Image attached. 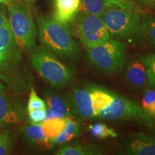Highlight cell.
Segmentation results:
<instances>
[{
  "label": "cell",
  "mask_w": 155,
  "mask_h": 155,
  "mask_svg": "<svg viewBox=\"0 0 155 155\" xmlns=\"http://www.w3.org/2000/svg\"><path fill=\"white\" fill-rule=\"evenodd\" d=\"M47 108L44 100L38 96L34 88L31 89L28 104V111H32L36 109H44Z\"/></svg>",
  "instance_id": "cell-25"
},
{
  "label": "cell",
  "mask_w": 155,
  "mask_h": 155,
  "mask_svg": "<svg viewBox=\"0 0 155 155\" xmlns=\"http://www.w3.org/2000/svg\"><path fill=\"white\" fill-rule=\"evenodd\" d=\"M141 32L149 43L155 47V17H146L141 19Z\"/></svg>",
  "instance_id": "cell-21"
},
{
  "label": "cell",
  "mask_w": 155,
  "mask_h": 155,
  "mask_svg": "<svg viewBox=\"0 0 155 155\" xmlns=\"http://www.w3.org/2000/svg\"><path fill=\"white\" fill-rule=\"evenodd\" d=\"M55 118H63L61 117L59 114L57 112L50 109V108H46V119H55Z\"/></svg>",
  "instance_id": "cell-29"
},
{
  "label": "cell",
  "mask_w": 155,
  "mask_h": 155,
  "mask_svg": "<svg viewBox=\"0 0 155 155\" xmlns=\"http://www.w3.org/2000/svg\"><path fill=\"white\" fill-rule=\"evenodd\" d=\"M10 2H11V0H0V3L7 4V5H8Z\"/></svg>",
  "instance_id": "cell-32"
},
{
  "label": "cell",
  "mask_w": 155,
  "mask_h": 155,
  "mask_svg": "<svg viewBox=\"0 0 155 155\" xmlns=\"http://www.w3.org/2000/svg\"><path fill=\"white\" fill-rule=\"evenodd\" d=\"M114 96L115 94L111 91L94 86L91 92V99L95 117H96L101 110L111 104Z\"/></svg>",
  "instance_id": "cell-16"
},
{
  "label": "cell",
  "mask_w": 155,
  "mask_h": 155,
  "mask_svg": "<svg viewBox=\"0 0 155 155\" xmlns=\"http://www.w3.org/2000/svg\"><path fill=\"white\" fill-rule=\"evenodd\" d=\"M2 91H3V86L1 83V82H0V93H2Z\"/></svg>",
  "instance_id": "cell-33"
},
{
  "label": "cell",
  "mask_w": 155,
  "mask_h": 155,
  "mask_svg": "<svg viewBox=\"0 0 155 155\" xmlns=\"http://www.w3.org/2000/svg\"><path fill=\"white\" fill-rule=\"evenodd\" d=\"M45 98L47 108L57 112L61 117H75L78 116L71 94L61 95L54 91H48L45 94Z\"/></svg>",
  "instance_id": "cell-9"
},
{
  "label": "cell",
  "mask_w": 155,
  "mask_h": 155,
  "mask_svg": "<svg viewBox=\"0 0 155 155\" xmlns=\"http://www.w3.org/2000/svg\"><path fill=\"white\" fill-rule=\"evenodd\" d=\"M39 40L59 57L70 61H76L80 48L65 24L54 18L38 14Z\"/></svg>",
  "instance_id": "cell-1"
},
{
  "label": "cell",
  "mask_w": 155,
  "mask_h": 155,
  "mask_svg": "<svg viewBox=\"0 0 155 155\" xmlns=\"http://www.w3.org/2000/svg\"><path fill=\"white\" fill-rule=\"evenodd\" d=\"M109 5L105 0H81L78 12L101 16Z\"/></svg>",
  "instance_id": "cell-20"
},
{
  "label": "cell",
  "mask_w": 155,
  "mask_h": 155,
  "mask_svg": "<svg viewBox=\"0 0 155 155\" xmlns=\"http://www.w3.org/2000/svg\"><path fill=\"white\" fill-rule=\"evenodd\" d=\"M101 154V149L98 146L77 144L61 147L56 153L58 155H96Z\"/></svg>",
  "instance_id": "cell-18"
},
{
  "label": "cell",
  "mask_w": 155,
  "mask_h": 155,
  "mask_svg": "<svg viewBox=\"0 0 155 155\" xmlns=\"http://www.w3.org/2000/svg\"><path fill=\"white\" fill-rule=\"evenodd\" d=\"M96 117L108 120H131L152 127V116L137 102L116 94L111 104L98 114Z\"/></svg>",
  "instance_id": "cell-6"
},
{
  "label": "cell",
  "mask_w": 155,
  "mask_h": 155,
  "mask_svg": "<svg viewBox=\"0 0 155 155\" xmlns=\"http://www.w3.org/2000/svg\"><path fill=\"white\" fill-rule=\"evenodd\" d=\"M108 4L140 13L141 9L133 0H105Z\"/></svg>",
  "instance_id": "cell-26"
},
{
  "label": "cell",
  "mask_w": 155,
  "mask_h": 155,
  "mask_svg": "<svg viewBox=\"0 0 155 155\" xmlns=\"http://www.w3.org/2000/svg\"><path fill=\"white\" fill-rule=\"evenodd\" d=\"M124 78L128 85L134 89H141L147 86V68L140 58L133 60L128 64L124 71Z\"/></svg>",
  "instance_id": "cell-11"
},
{
  "label": "cell",
  "mask_w": 155,
  "mask_h": 155,
  "mask_svg": "<svg viewBox=\"0 0 155 155\" xmlns=\"http://www.w3.org/2000/svg\"><path fill=\"white\" fill-rule=\"evenodd\" d=\"M66 127L62 133L54 139L53 144H63L78 137L81 134V124L75 117H68Z\"/></svg>",
  "instance_id": "cell-19"
},
{
  "label": "cell",
  "mask_w": 155,
  "mask_h": 155,
  "mask_svg": "<svg viewBox=\"0 0 155 155\" xmlns=\"http://www.w3.org/2000/svg\"><path fill=\"white\" fill-rule=\"evenodd\" d=\"M93 88L94 86L90 84L75 87L71 94L78 115L83 119H90L95 117L91 99Z\"/></svg>",
  "instance_id": "cell-10"
},
{
  "label": "cell",
  "mask_w": 155,
  "mask_h": 155,
  "mask_svg": "<svg viewBox=\"0 0 155 155\" xmlns=\"http://www.w3.org/2000/svg\"><path fill=\"white\" fill-rule=\"evenodd\" d=\"M89 130L93 137L96 138L104 139L107 137H116L117 133L114 129L108 127L105 124L97 123L89 126Z\"/></svg>",
  "instance_id": "cell-22"
},
{
  "label": "cell",
  "mask_w": 155,
  "mask_h": 155,
  "mask_svg": "<svg viewBox=\"0 0 155 155\" xmlns=\"http://www.w3.org/2000/svg\"><path fill=\"white\" fill-rule=\"evenodd\" d=\"M73 20H75L77 36L86 49L101 44L111 38L101 16L78 12Z\"/></svg>",
  "instance_id": "cell-7"
},
{
  "label": "cell",
  "mask_w": 155,
  "mask_h": 155,
  "mask_svg": "<svg viewBox=\"0 0 155 155\" xmlns=\"http://www.w3.org/2000/svg\"><path fill=\"white\" fill-rule=\"evenodd\" d=\"M101 17L112 39L128 40L141 35L139 12L110 5Z\"/></svg>",
  "instance_id": "cell-3"
},
{
  "label": "cell",
  "mask_w": 155,
  "mask_h": 155,
  "mask_svg": "<svg viewBox=\"0 0 155 155\" xmlns=\"http://www.w3.org/2000/svg\"><path fill=\"white\" fill-rule=\"evenodd\" d=\"M136 1L139 2L143 4V5H150L151 4H152V2L154 0H136Z\"/></svg>",
  "instance_id": "cell-31"
},
{
  "label": "cell",
  "mask_w": 155,
  "mask_h": 155,
  "mask_svg": "<svg viewBox=\"0 0 155 155\" xmlns=\"http://www.w3.org/2000/svg\"><path fill=\"white\" fill-rule=\"evenodd\" d=\"M15 47V38L8 23L0 28V66L9 61Z\"/></svg>",
  "instance_id": "cell-14"
},
{
  "label": "cell",
  "mask_w": 155,
  "mask_h": 155,
  "mask_svg": "<svg viewBox=\"0 0 155 155\" xmlns=\"http://www.w3.org/2000/svg\"><path fill=\"white\" fill-rule=\"evenodd\" d=\"M81 7V0H55L54 18L66 24L76 16Z\"/></svg>",
  "instance_id": "cell-12"
},
{
  "label": "cell",
  "mask_w": 155,
  "mask_h": 155,
  "mask_svg": "<svg viewBox=\"0 0 155 155\" xmlns=\"http://www.w3.org/2000/svg\"><path fill=\"white\" fill-rule=\"evenodd\" d=\"M87 50L91 65L106 75L116 74L124 65L127 45L120 40L110 38Z\"/></svg>",
  "instance_id": "cell-4"
},
{
  "label": "cell",
  "mask_w": 155,
  "mask_h": 155,
  "mask_svg": "<svg viewBox=\"0 0 155 155\" xmlns=\"http://www.w3.org/2000/svg\"><path fill=\"white\" fill-rule=\"evenodd\" d=\"M152 4H153V7H154V8H155V0H154V2H152Z\"/></svg>",
  "instance_id": "cell-34"
},
{
  "label": "cell",
  "mask_w": 155,
  "mask_h": 155,
  "mask_svg": "<svg viewBox=\"0 0 155 155\" xmlns=\"http://www.w3.org/2000/svg\"><path fill=\"white\" fill-rule=\"evenodd\" d=\"M67 118H55V119H45L41 122L42 131L46 138L53 142L66 127Z\"/></svg>",
  "instance_id": "cell-17"
},
{
  "label": "cell",
  "mask_w": 155,
  "mask_h": 155,
  "mask_svg": "<svg viewBox=\"0 0 155 155\" xmlns=\"http://www.w3.org/2000/svg\"><path fill=\"white\" fill-rule=\"evenodd\" d=\"M154 137L155 138V131H154Z\"/></svg>",
  "instance_id": "cell-35"
},
{
  "label": "cell",
  "mask_w": 155,
  "mask_h": 155,
  "mask_svg": "<svg viewBox=\"0 0 155 155\" xmlns=\"http://www.w3.org/2000/svg\"><path fill=\"white\" fill-rule=\"evenodd\" d=\"M25 136L31 144L39 147L42 150H50L53 147V143L45 136L41 124H32L24 128Z\"/></svg>",
  "instance_id": "cell-15"
},
{
  "label": "cell",
  "mask_w": 155,
  "mask_h": 155,
  "mask_svg": "<svg viewBox=\"0 0 155 155\" xmlns=\"http://www.w3.org/2000/svg\"><path fill=\"white\" fill-rule=\"evenodd\" d=\"M9 24L15 45L21 50H29L35 45L38 32L30 9L22 2H10L7 6Z\"/></svg>",
  "instance_id": "cell-5"
},
{
  "label": "cell",
  "mask_w": 155,
  "mask_h": 155,
  "mask_svg": "<svg viewBox=\"0 0 155 155\" xmlns=\"http://www.w3.org/2000/svg\"><path fill=\"white\" fill-rule=\"evenodd\" d=\"M119 154L155 155V138L144 133H134L124 141Z\"/></svg>",
  "instance_id": "cell-8"
},
{
  "label": "cell",
  "mask_w": 155,
  "mask_h": 155,
  "mask_svg": "<svg viewBox=\"0 0 155 155\" xmlns=\"http://www.w3.org/2000/svg\"><path fill=\"white\" fill-rule=\"evenodd\" d=\"M147 68L148 75V84L147 86H155V53H149L140 57Z\"/></svg>",
  "instance_id": "cell-23"
},
{
  "label": "cell",
  "mask_w": 155,
  "mask_h": 155,
  "mask_svg": "<svg viewBox=\"0 0 155 155\" xmlns=\"http://www.w3.org/2000/svg\"><path fill=\"white\" fill-rule=\"evenodd\" d=\"M32 65L45 81L55 88L68 86L74 77L70 68L58 61L45 46H36L30 52Z\"/></svg>",
  "instance_id": "cell-2"
},
{
  "label": "cell",
  "mask_w": 155,
  "mask_h": 155,
  "mask_svg": "<svg viewBox=\"0 0 155 155\" xmlns=\"http://www.w3.org/2000/svg\"><path fill=\"white\" fill-rule=\"evenodd\" d=\"M22 119L20 111L2 92L0 93V126L17 123Z\"/></svg>",
  "instance_id": "cell-13"
},
{
  "label": "cell",
  "mask_w": 155,
  "mask_h": 155,
  "mask_svg": "<svg viewBox=\"0 0 155 155\" xmlns=\"http://www.w3.org/2000/svg\"><path fill=\"white\" fill-rule=\"evenodd\" d=\"M11 142L7 132L0 133V155L10 154Z\"/></svg>",
  "instance_id": "cell-27"
},
{
  "label": "cell",
  "mask_w": 155,
  "mask_h": 155,
  "mask_svg": "<svg viewBox=\"0 0 155 155\" xmlns=\"http://www.w3.org/2000/svg\"><path fill=\"white\" fill-rule=\"evenodd\" d=\"M141 106L151 116H155V91H145L141 100Z\"/></svg>",
  "instance_id": "cell-24"
},
{
  "label": "cell",
  "mask_w": 155,
  "mask_h": 155,
  "mask_svg": "<svg viewBox=\"0 0 155 155\" xmlns=\"http://www.w3.org/2000/svg\"><path fill=\"white\" fill-rule=\"evenodd\" d=\"M9 20L6 16L5 11L0 9V28L4 26V25L8 24Z\"/></svg>",
  "instance_id": "cell-30"
},
{
  "label": "cell",
  "mask_w": 155,
  "mask_h": 155,
  "mask_svg": "<svg viewBox=\"0 0 155 155\" xmlns=\"http://www.w3.org/2000/svg\"><path fill=\"white\" fill-rule=\"evenodd\" d=\"M29 119L32 124H40L46 119V108L28 111Z\"/></svg>",
  "instance_id": "cell-28"
}]
</instances>
